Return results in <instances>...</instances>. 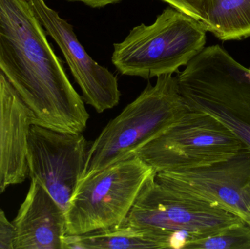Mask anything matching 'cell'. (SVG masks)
<instances>
[{"mask_svg": "<svg viewBox=\"0 0 250 249\" xmlns=\"http://www.w3.org/2000/svg\"><path fill=\"white\" fill-rule=\"evenodd\" d=\"M89 142L82 133L57 131L32 123L27 134L28 173L65 212L86 165Z\"/></svg>", "mask_w": 250, "mask_h": 249, "instance_id": "cell-9", "label": "cell"}, {"mask_svg": "<svg viewBox=\"0 0 250 249\" xmlns=\"http://www.w3.org/2000/svg\"><path fill=\"white\" fill-rule=\"evenodd\" d=\"M160 184L220 205L250 226V148L191 168L156 172Z\"/></svg>", "mask_w": 250, "mask_h": 249, "instance_id": "cell-8", "label": "cell"}, {"mask_svg": "<svg viewBox=\"0 0 250 249\" xmlns=\"http://www.w3.org/2000/svg\"><path fill=\"white\" fill-rule=\"evenodd\" d=\"M207 33L199 20L170 6L152 24L135 26L114 44L111 61L124 76L173 75L205 48Z\"/></svg>", "mask_w": 250, "mask_h": 249, "instance_id": "cell-4", "label": "cell"}, {"mask_svg": "<svg viewBox=\"0 0 250 249\" xmlns=\"http://www.w3.org/2000/svg\"><path fill=\"white\" fill-rule=\"evenodd\" d=\"M12 225L13 249H63L65 212L35 180Z\"/></svg>", "mask_w": 250, "mask_h": 249, "instance_id": "cell-12", "label": "cell"}, {"mask_svg": "<svg viewBox=\"0 0 250 249\" xmlns=\"http://www.w3.org/2000/svg\"><path fill=\"white\" fill-rule=\"evenodd\" d=\"M70 1H79L83 3L92 8H101L108 4L120 2L122 0H67Z\"/></svg>", "mask_w": 250, "mask_h": 249, "instance_id": "cell-18", "label": "cell"}, {"mask_svg": "<svg viewBox=\"0 0 250 249\" xmlns=\"http://www.w3.org/2000/svg\"><path fill=\"white\" fill-rule=\"evenodd\" d=\"M13 235L12 222H9L4 212L0 209V249H13Z\"/></svg>", "mask_w": 250, "mask_h": 249, "instance_id": "cell-17", "label": "cell"}, {"mask_svg": "<svg viewBox=\"0 0 250 249\" xmlns=\"http://www.w3.org/2000/svg\"><path fill=\"white\" fill-rule=\"evenodd\" d=\"M185 249H250V226L245 221L204 238L188 241Z\"/></svg>", "mask_w": 250, "mask_h": 249, "instance_id": "cell-15", "label": "cell"}, {"mask_svg": "<svg viewBox=\"0 0 250 249\" xmlns=\"http://www.w3.org/2000/svg\"><path fill=\"white\" fill-rule=\"evenodd\" d=\"M0 73L30 111L33 123L82 133L89 119L27 0H0Z\"/></svg>", "mask_w": 250, "mask_h": 249, "instance_id": "cell-1", "label": "cell"}, {"mask_svg": "<svg viewBox=\"0 0 250 249\" xmlns=\"http://www.w3.org/2000/svg\"><path fill=\"white\" fill-rule=\"evenodd\" d=\"M47 35L58 45L85 103L101 114L118 105L121 98L117 77L97 63L78 39L73 26L60 17L45 0H27Z\"/></svg>", "mask_w": 250, "mask_h": 249, "instance_id": "cell-10", "label": "cell"}, {"mask_svg": "<svg viewBox=\"0 0 250 249\" xmlns=\"http://www.w3.org/2000/svg\"><path fill=\"white\" fill-rule=\"evenodd\" d=\"M245 146L214 117L188 109L174 124L138 149L134 156L158 172L211 162Z\"/></svg>", "mask_w": 250, "mask_h": 249, "instance_id": "cell-7", "label": "cell"}, {"mask_svg": "<svg viewBox=\"0 0 250 249\" xmlns=\"http://www.w3.org/2000/svg\"><path fill=\"white\" fill-rule=\"evenodd\" d=\"M155 174L146 181L125 223L168 237L173 248L182 249L186 241L204 238L243 221L220 205L160 184Z\"/></svg>", "mask_w": 250, "mask_h": 249, "instance_id": "cell-6", "label": "cell"}, {"mask_svg": "<svg viewBox=\"0 0 250 249\" xmlns=\"http://www.w3.org/2000/svg\"><path fill=\"white\" fill-rule=\"evenodd\" d=\"M176 78L188 109L214 117L250 148V67L214 45L192 58Z\"/></svg>", "mask_w": 250, "mask_h": 249, "instance_id": "cell-2", "label": "cell"}, {"mask_svg": "<svg viewBox=\"0 0 250 249\" xmlns=\"http://www.w3.org/2000/svg\"><path fill=\"white\" fill-rule=\"evenodd\" d=\"M32 115L0 73V194L29 177L27 134Z\"/></svg>", "mask_w": 250, "mask_h": 249, "instance_id": "cell-11", "label": "cell"}, {"mask_svg": "<svg viewBox=\"0 0 250 249\" xmlns=\"http://www.w3.org/2000/svg\"><path fill=\"white\" fill-rule=\"evenodd\" d=\"M162 1L193 19L200 20V8H201L203 0H162Z\"/></svg>", "mask_w": 250, "mask_h": 249, "instance_id": "cell-16", "label": "cell"}, {"mask_svg": "<svg viewBox=\"0 0 250 249\" xmlns=\"http://www.w3.org/2000/svg\"><path fill=\"white\" fill-rule=\"evenodd\" d=\"M153 168L134 156L81 180L65 210L66 234L82 235L124 223Z\"/></svg>", "mask_w": 250, "mask_h": 249, "instance_id": "cell-5", "label": "cell"}, {"mask_svg": "<svg viewBox=\"0 0 250 249\" xmlns=\"http://www.w3.org/2000/svg\"><path fill=\"white\" fill-rule=\"evenodd\" d=\"M141 95L111 120L92 142L82 179L134 156L188 111L172 75L157 77ZM80 180V181H81Z\"/></svg>", "mask_w": 250, "mask_h": 249, "instance_id": "cell-3", "label": "cell"}, {"mask_svg": "<svg viewBox=\"0 0 250 249\" xmlns=\"http://www.w3.org/2000/svg\"><path fill=\"white\" fill-rule=\"evenodd\" d=\"M199 21L221 40L249 38L250 0H203Z\"/></svg>", "mask_w": 250, "mask_h": 249, "instance_id": "cell-14", "label": "cell"}, {"mask_svg": "<svg viewBox=\"0 0 250 249\" xmlns=\"http://www.w3.org/2000/svg\"><path fill=\"white\" fill-rule=\"evenodd\" d=\"M173 248V241L150 230L126 223L82 235H66L63 249H138Z\"/></svg>", "mask_w": 250, "mask_h": 249, "instance_id": "cell-13", "label": "cell"}]
</instances>
